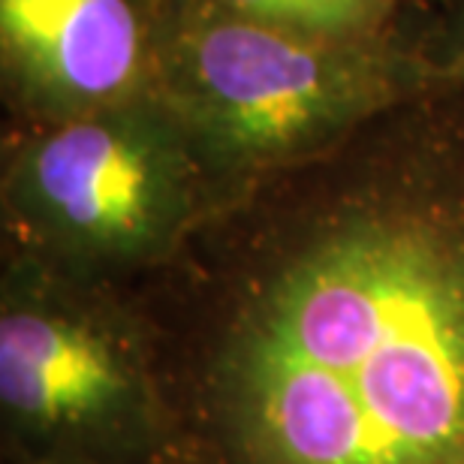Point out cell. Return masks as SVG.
<instances>
[{
    "label": "cell",
    "instance_id": "cell-3",
    "mask_svg": "<svg viewBox=\"0 0 464 464\" xmlns=\"http://www.w3.org/2000/svg\"><path fill=\"white\" fill-rule=\"evenodd\" d=\"M166 440L136 286L0 247V464H163Z\"/></svg>",
    "mask_w": 464,
    "mask_h": 464
},
{
    "label": "cell",
    "instance_id": "cell-7",
    "mask_svg": "<svg viewBox=\"0 0 464 464\" xmlns=\"http://www.w3.org/2000/svg\"><path fill=\"white\" fill-rule=\"evenodd\" d=\"M413 52L431 79L464 88V0H431L413 34Z\"/></svg>",
    "mask_w": 464,
    "mask_h": 464
},
{
    "label": "cell",
    "instance_id": "cell-5",
    "mask_svg": "<svg viewBox=\"0 0 464 464\" xmlns=\"http://www.w3.org/2000/svg\"><path fill=\"white\" fill-rule=\"evenodd\" d=\"M166 0H0L6 124H58L157 91Z\"/></svg>",
    "mask_w": 464,
    "mask_h": 464
},
{
    "label": "cell",
    "instance_id": "cell-6",
    "mask_svg": "<svg viewBox=\"0 0 464 464\" xmlns=\"http://www.w3.org/2000/svg\"><path fill=\"white\" fill-rule=\"evenodd\" d=\"M254 22L329 43H411L431 0H211Z\"/></svg>",
    "mask_w": 464,
    "mask_h": 464
},
{
    "label": "cell",
    "instance_id": "cell-1",
    "mask_svg": "<svg viewBox=\"0 0 464 464\" xmlns=\"http://www.w3.org/2000/svg\"><path fill=\"white\" fill-rule=\"evenodd\" d=\"M133 286L163 464H464V88L211 208Z\"/></svg>",
    "mask_w": 464,
    "mask_h": 464
},
{
    "label": "cell",
    "instance_id": "cell-4",
    "mask_svg": "<svg viewBox=\"0 0 464 464\" xmlns=\"http://www.w3.org/2000/svg\"><path fill=\"white\" fill-rule=\"evenodd\" d=\"M211 208L202 166L157 91L58 124H6L4 250L139 284L172 263Z\"/></svg>",
    "mask_w": 464,
    "mask_h": 464
},
{
    "label": "cell",
    "instance_id": "cell-2",
    "mask_svg": "<svg viewBox=\"0 0 464 464\" xmlns=\"http://www.w3.org/2000/svg\"><path fill=\"white\" fill-rule=\"evenodd\" d=\"M411 43H329L211 0H166L157 97L197 154L211 202L335 151L429 88Z\"/></svg>",
    "mask_w": 464,
    "mask_h": 464
}]
</instances>
